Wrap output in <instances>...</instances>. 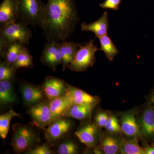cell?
<instances>
[{
    "instance_id": "obj_1",
    "label": "cell",
    "mask_w": 154,
    "mask_h": 154,
    "mask_svg": "<svg viewBox=\"0 0 154 154\" xmlns=\"http://www.w3.org/2000/svg\"><path fill=\"white\" fill-rule=\"evenodd\" d=\"M75 0H48L41 28L48 41L67 40L79 22Z\"/></svg>"
},
{
    "instance_id": "obj_2",
    "label": "cell",
    "mask_w": 154,
    "mask_h": 154,
    "mask_svg": "<svg viewBox=\"0 0 154 154\" xmlns=\"http://www.w3.org/2000/svg\"><path fill=\"white\" fill-rule=\"evenodd\" d=\"M18 21L26 26L38 25L41 28L45 5L41 0H18Z\"/></svg>"
},
{
    "instance_id": "obj_3",
    "label": "cell",
    "mask_w": 154,
    "mask_h": 154,
    "mask_svg": "<svg viewBox=\"0 0 154 154\" xmlns=\"http://www.w3.org/2000/svg\"><path fill=\"white\" fill-rule=\"evenodd\" d=\"M13 130L11 146L16 152H25L40 142L38 134L29 125L15 124L13 126Z\"/></svg>"
},
{
    "instance_id": "obj_4",
    "label": "cell",
    "mask_w": 154,
    "mask_h": 154,
    "mask_svg": "<svg viewBox=\"0 0 154 154\" xmlns=\"http://www.w3.org/2000/svg\"><path fill=\"white\" fill-rule=\"evenodd\" d=\"M94 39H91L88 42L81 43L79 47L73 60L68 68L76 72L85 71L93 66L96 61L95 54L99 50L94 44Z\"/></svg>"
},
{
    "instance_id": "obj_5",
    "label": "cell",
    "mask_w": 154,
    "mask_h": 154,
    "mask_svg": "<svg viewBox=\"0 0 154 154\" xmlns=\"http://www.w3.org/2000/svg\"><path fill=\"white\" fill-rule=\"evenodd\" d=\"M0 33V48L15 42L26 45L29 44L32 36V31L27 26L19 22H12L1 27Z\"/></svg>"
},
{
    "instance_id": "obj_6",
    "label": "cell",
    "mask_w": 154,
    "mask_h": 154,
    "mask_svg": "<svg viewBox=\"0 0 154 154\" xmlns=\"http://www.w3.org/2000/svg\"><path fill=\"white\" fill-rule=\"evenodd\" d=\"M50 100L42 102L30 106L27 113L30 115L32 123L45 129L53 122L49 105Z\"/></svg>"
},
{
    "instance_id": "obj_7",
    "label": "cell",
    "mask_w": 154,
    "mask_h": 154,
    "mask_svg": "<svg viewBox=\"0 0 154 154\" xmlns=\"http://www.w3.org/2000/svg\"><path fill=\"white\" fill-rule=\"evenodd\" d=\"M68 118L64 117L54 120L45 129V139L49 143H55L60 140L71 129L72 124Z\"/></svg>"
},
{
    "instance_id": "obj_8",
    "label": "cell",
    "mask_w": 154,
    "mask_h": 154,
    "mask_svg": "<svg viewBox=\"0 0 154 154\" xmlns=\"http://www.w3.org/2000/svg\"><path fill=\"white\" fill-rule=\"evenodd\" d=\"M40 61L54 70L62 64L60 52V42L55 41H48L45 43Z\"/></svg>"
},
{
    "instance_id": "obj_9",
    "label": "cell",
    "mask_w": 154,
    "mask_h": 154,
    "mask_svg": "<svg viewBox=\"0 0 154 154\" xmlns=\"http://www.w3.org/2000/svg\"><path fill=\"white\" fill-rule=\"evenodd\" d=\"M42 86L46 98L50 101L64 95L67 90L68 84L60 78L50 76L46 77Z\"/></svg>"
},
{
    "instance_id": "obj_10",
    "label": "cell",
    "mask_w": 154,
    "mask_h": 154,
    "mask_svg": "<svg viewBox=\"0 0 154 154\" xmlns=\"http://www.w3.org/2000/svg\"><path fill=\"white\" fill-rule=\"evenodd\" d=\"M98 127L95 123H88L81 127L75 134L81 142L92 148L96 146L100 139Z\"/></svg>"
},
{
    "instance_id": "obj_11",
    "label": "cell",
    "mask_w": 154,
    "mask_h": 154,
    "mask_svg": "<svg viewBox=\"0 0 154 154\" xmlns=\"http://www.w3.org/2000/svg\"><path fill=\"white\" fill-rule=\"evenodd\" d=\"M22 99L25 105L32 106L44 101L46 98L42 86L23 84L20 88Z\"/></svg>"
},
{
    "instance_id": "obj_12",
    "label": "cell",
    "mask_w": 154,
    "mask_h": 154,
    "mask_svg": "<svg viewBox=\"0 0 154 154\" xmlns=\"http://www.w3.org/2000/svg\"><path fill=\"white\" fill-rule=\"evenodd\" d=\"M136 110H131L123 112L120 116L122 131L126 136L137 137L141 135L139 124L136 119Z\"/></svg>"
},
{
    "instance_id": "obj_13",
    "label": "cell",
    "mask_w": 154,
    "mask_h": 154,
    "mask_svg": "<svg viewBox=\"0 0 154 154\" xmlns=\"http://www.w3.org/2000/svg\"><path fill=\"white\" fill-rule=\"evenodd\" d=\"M18 0H4L0 5V26L17 22Z\"/></svg>"
},
{
    "instance_id": "obj_14",
    "label": "cell",
    "mask_w": 154,
    "mask_h": 154,
    "mask_svg": "<svg viewBox=\"0 0 154 154\" xmlns=\"http://www.w3.org/2000/svg\"><path fill=\"white\" fill-rule=\"evenodd\" d=\"M139 125L142 135L154 140V108L148 104L141 116Z\"/></svg>"
},
{
    "instance_id": "obj_15",
    "label": "cell",
    "mask_w": 154,
    "mask_h": 154,
    "mask_svg": "<svg viewBox=\"0 0 154 154\" xmlns=\"http://www.w3.org/2000/svg\"><path fill=\"white\" fill-rule=\"evenodd\" d=\"M65 95L70 100L73 104L97 105L99 102L97 97L92 96L79 88L68 85Z\"/></svg>"
},
{
    "instance_id": "obj_16",
    "label": "cell",
    "mask_w": 154,
    "mask_h": 154,
    "mask_svg": "<svg viewBox=\"0 0 154 154\" xmlns=\"http://www.w3.org/2000/svg\"><path fill=\"white\" fill-rule=\"evenodd\" d=\"M72 104L65 95L50 100L49 105L53 121L65 117L67 111Z\"/></svg>"
},
{
    "instance_id": "obj_17",
    "label": "cell",
    "mask_w": 154,
    "mask_h": 154,
    "mask_svg": "<svg viewBox=\"0 0 154 154\" xmlns=\"http://www.w3.org/2000/svg\"><path fill=\"white\" fill-rule=\"evenodd\" d=\"M81 29L84 32L91 31L96 35V37H102L107 34L109 29L108 14L105 12L100 19L90 24L83 22L81 25Z\"/></svg>"
},
{
    "instance_id": "obj_18",
    "label": "cell",
    "mask_w": 154,
    "mask_h": 154,
    "mask_svg": "<svg viewBox=\"0 0 154 154\" xmlns=\"http://www.w3.org/2000/svg\"><path fill=\"white\" fill-rule=\"evenodd\" d=\"M79 45V43L66 40L60 42V52L63 71L66 68H68L73 60Z\"/></svg>"
},
{
    "instance_id": "obj_19",
    "label": "cell",
    "mask_w": 154,
    "mask_h": 154,
    "mask_svg": "<svg viewBox=\"0 0 154 154\" xmlns=\"http://www.w3.org/2000/svg\"><path fill=\"white\" fill-rule=\"evenodd\" d=\"M25 45L19 42H12L0 48L1 54L5 62L13 65L17 60L18 55Z\"/></svg>"
},
{
    "instance_id": "obj_20",
    "label": "cell",
    "mask_w": 154,
    "mask_h": 154,
    "mask_svg": "<svg viewBox=\"0 0 154 154\" xmlns=\"http://www.w3.org/2000/svg\"><path fill=\"white\" fill-rule=\"evenodd\" d=\"M96 105L72 104L66 113L65 117L83 120L90 118Z\"/></svg>"
},
{
    "instance_id": "obj_21",
    "label": "cell",
    "mask_w": 154,
    "mask_h": 154,
    "mask_svg": "<svg viewBox=\"0 0 154 154\" xmlns=\"http://www.w3.org/2000/svg\"><path fill=\"white\" fill-rule=\"evenodd\" d=\"M119 142L112 134L104 135L100 140V148L106 154H116L120 152Z\"/></svg>"
},
{
    "instance_id": "obj_22",
    "label": "cell",
    "mask_w": 154,
    "mask_h": 154,
    "mask_svg": "<svg viewBox=\"0 0 154 154\" xmlns=\"http://www.w3.org/2000/svg\"><path fill=\"white\" fill-rule=\"evenodd\" d=\"M120 152L122 154H145V148L140 146L137 137L129 140L122 139L119 142Z\"/></svg>"
},
{
    "instance_id": "obj_23",
    "label": "cell",
    "mask_w": 154,
    "mask_h": 154,
    "mask_svg": "<svg viewBox=\"0 0 154 154\" xmlns=\"http://www.w3.org/2000/svg\"><path fill=\"white\" fill-rule=\"evenodd\" d=\"M99 38L100 44L99 50L104 51L106 57L112 61L119 52L118 49L107 34Z\"/></svg>"
},
{
    "instance_id": "obj_24",
    "label": "cell",
    "mask_w": 154,
    "mask_h": 154,
    "mask_svg": "<svg viewBox=\"0 0 154 154\" xmlns=\"http://www.w3.org/2000/svg\"><path fill=\"white\" fill-rule=\"evenodd\" d=\"M16 101V95L13 91L11 81H0V102L1 104H11Z\"/></svg>"
},
{
    "instance_id": "obj_25",
    "label": "cell",
    "mask_w": 154,
    "mask_h": 154,
    "mask_svg": "<svg viewBox=\"0 0 154 154\" xmlns=\"http://www.w3.org/2000/svg\"><path fill=\"white\" fill-rule=\"evenodd\" d=\"M20 114L13 109L0 116V137L5 139L8 133L11 119L15 116H19Z\"/></svg>"
},
{
    "instance_id": "obj_26",
    "label": "cell",
    "mask_w": 154,
    "mask_h": 154,
    "mask_svg": "<svg viewBox=\"0 0 154 154\" xmlns=\"http://www.w3.org/2000/svg\"><path fill=\"white\" fill-rule=\"evenodd\" d=\"M33 57L26 46L23 48L17 60L12 65L16 69L20 68H31L33 66Z\"/></svg>"
},
{
    "instance_id": "obj_27",
    "label": "cell",
    "mask_w": 154,
    "mask_h": 154,
    "mask_svg": "<svg viewBox=\"0 0 154 154\" xmlns=\"http://www.w3.org/2000/svg\"><path fill=\"white\" fill-rule=\"evenodd\" d=\"M16 69L12 65L5 62L0 65V81H11L15 75Z\"/></svg>"
},
{
    "instance_id": "obj_28",
    "label": "cell",
    "mask_w": 154,
    "mask_h": 154,
    "mask_svg": "<svg viewBox=\"0 0 154 154\" xmlns=\"http://www.w3.org/2000/svg\"><path fill=\"white\" fill-rule=\"evenodd\" d=\"M78 147L72 141L64 142L59 146L57 153L59 154H75L78 153Z\"/></svg>"
},
{
    "instance_id": "obj_29",
    "label": "cell",
    "mask_w": 154,
    "mask_h": 154,
    "mask_svg": "<svg viewBox=\"0 0 154 154\" xmlns=\"http://www.w3.org/2000/svg\"><path fill=\"white\" fill-rule=\"evenodd\" d=\"M27 154H52L54 153L51 150L50 146L45 144L42 145L35 146L33 148L25 152Z\"/></svg>"
},
{
    "instance_id": "obj_30",
    "label": "cell",
    "mask_w": 154,
    "mask_h": 154,
    "mask_svg": "<svg viewBox=\"0 0 154 154\" xmlns=\"http://www.w3.org/2000/svg\"><path fill=\"white\" fill-rule=\"evenodd\" d=\"M109 115L105 111H100L96 114L95 117V123L99 127H105L107 124Z\"/></svg>"
},
{
    "instance_id": "obj_31",
    "label": "cell",
    "mask_w": 154,
    "mask_h": 154,
    "mask_svg": "<svg viewBox=\"0 0 154 154\" xmlns=\"http://www.w3.org/2000/svg\"><path fill=\"white\" fill-rule=\"evenodd\" d=\"M122 0H105L104 2L100 4V6L103 9H111L117 11L119 9V5Z\"/></svg>"
},
{
    "instance_id": "obj_32",
    "label": "cell",
    "mask_w": 154,
    "mask_h": 154,
    "mask_svg": "<svg viewBox=\"0 0 154 154\" xmlns=\"http://www.w3.org/2000/svg\"><path fill=\"white\" fill-rule=\"evenodd\" d=\"M105 129L108 133L112 134H117L122 132L121 125L119 123L118 121H116L115 123Z\"/></svg>"
},
{
    "instance_id": "obj_33",
    "label": "cell",
    "mask_w": 154,
    "mask_h": 154,
    "mask_svg": "<svg viewBox=\"0 0 154 154\" xmlns=\"http://www.w3.org/2000/svg\"><path fill=\"white\" fill-rule=\"evenodd\" d=\"M148 104L154 108V88L148 96Z\"/></svg>"
},
{
    "instance_id": "obj_34",
    "label": "cell",
    "mask_w": 154,
    "mask_h": 154,
    "mask_svg": "<svg viewBox=\"0 0 154 154\" xmlns=\"http://www.w3.org/2000/svg\"><path fill=\"white\" fill-rule=\"evenodd\" d=\"M145 154H154V145L145 148Z\"/></svg>"
}]
</instances>
